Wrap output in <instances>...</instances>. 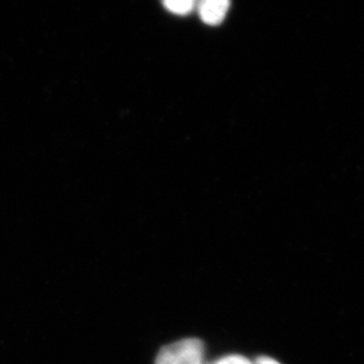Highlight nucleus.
<instances>
[{
	"instance_id": "f257e3e1",
	"label": "nucleus",
	"mask_w": 364,
	"mask_h": 364,
	"mask_svg": "<svg viewBox=\"0 0 364 364\" xmlns=\"http://www.w3.org/2000/svg\"><path fill=\"white\" fill-rule=\"evenodd\" d=\"M205 346L199 338H185L162 348L155 364H203Z\"/></svg>"
},
{
	"instance_id": "f03ea898",
	"label": "nucleus",
	"mask_w": 364,
	"mask_h": 364,
	"mask_svg": "<svg viewBox=\"0 0 364 364\" xmlns=\"http://www.w3.org/2000/svg\"><path fill=\"white\" fill-rule=\"evenodd\" d=\"M231 0H196V10L201 21L207 25H219L223 23Z\"/></svg>"
},
{
	"instance_id": "7ed1b4c3",
	"label": "nucleus",
	"mask_w": 364,
	"mask_h": 364,
	"mask_svg": "<svg viewBox=\"0 0 364 364\" xmlns=\"http://www.w3.org/2000/svg\"><path fill=\"white\" fill-rule=\"evenodd\" d=\"M166 10L178 16H186L196 10V0H161Z\"/></svg>"
},
{
	"instance_id": "20e7f679",
	"label": "nucleus",
	"mask_w": 364,
	"mask_h": 364,
	"mask_svg": "<svg viewBox=\"0 0 364 364\" xmlns=\"http://www.w3.org/2000/svg\"><path fill=\"white\" fill-rule=\"evenodd\" d=\"M214 364H253V362L250 361L244 356H239V355H231L228 358H221L219 361L215 362Z\"/></svg>"
},
{
	"instance_id": "39448f33",
	"label": "nucleus",
	"mask_w": 364,
	"mask_h": 364,
	"mask_svg": "<svg viewBox=\"0 0 364 364\" xmlns=\"http://www.w3.org/2000/svg\"><path fill=\"white\" fill-rule=\"evenodd\" d=\"M253 364H282L279 362L276 361L274 358H269V356H260L257 358L256 361L253 362Z\"/></svg>"
}]
</instances>
